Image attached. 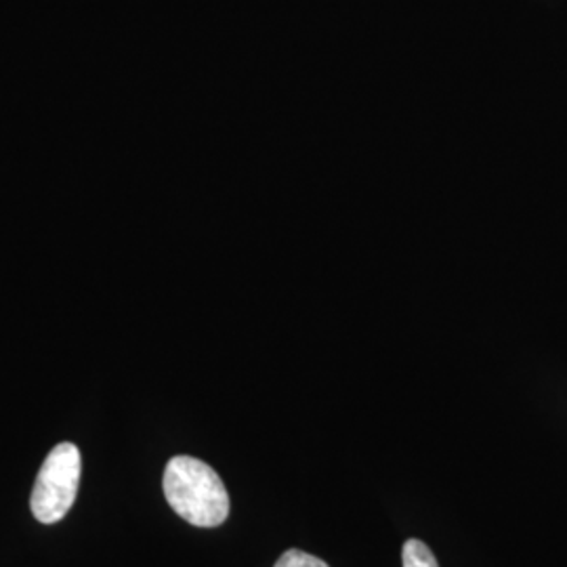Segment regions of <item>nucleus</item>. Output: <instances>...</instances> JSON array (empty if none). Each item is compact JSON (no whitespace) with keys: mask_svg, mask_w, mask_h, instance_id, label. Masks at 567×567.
Segmentation results:
<instances>
[{"mask_svg":"<svg viewBox=\"0 0 567 567\" xmlns=\"http://www.w3.org/2000/svg\"><path fill=\"white\" fill-rule=\"evenodd\" d=\"M274 567H330L322 559L299 550V548H288L284 550L282 557L276 561Z\"/></svg>","mask_w":567,"mask_h":567,"instance_id":"nucleus-4","label":"nucleus"},{"mask_svg":"<svg viewBox=\"0 0 567 567\" xmlns=\"http://www.w3.org/2000/svg\"><path fill=\"white\" fill-rule=\"evenodd\" d=\"M402 561H404V567H440L433 550L419 538L405 540L404 548H402Z\"/></svg>","mask_w":567,"mask_h":567,"instance_id":"nucleus-3","label":"nucleus"},{"mask_svg":"<svg viewBox=\"0 0 567 567\" xmlns=\"http://www.w3.org/2000/svg\"><path fill=\"white\" fill-rule=\"evenodd\" d=\"M164 496L187 524L217 527L229 515V494L213 466L192 456H175L164 468Z\"/></svg>","mask_w":567,"mask_h":567,"instance_id":"nucleus-1","label":"nucleus"},{"mask_svg":"<svg viewBox=\"0 0 567 567\" xmlns=\"http://www.w3.org/2000/svg\"><path fill=\"white\" fill-rule=\"evenodd\" d=\"M81 450L74 444H60L44 458L30 507L41 524H58L74 505L81 486Z\"/></svg>","mask_w":567,"mask_h":567,"instance_id":"nucleus-2","label":"nucleus"}]
</instances>
